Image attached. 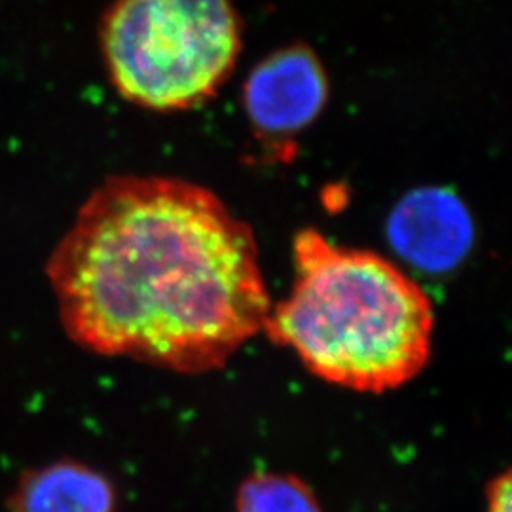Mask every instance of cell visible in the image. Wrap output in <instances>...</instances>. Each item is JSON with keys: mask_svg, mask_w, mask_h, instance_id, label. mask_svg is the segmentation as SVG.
<instances>
[{"mask_svg": "<svg viewBox=\"0 0 512 512\" xmlns=\"http://www.w3.org/2000/svg\"><path fill=\"white\" fill-rule=\"evenodd\" d=\"M46 274L74 344L181 374L226 365L272 310L251 226L173 177L95 188Z\"/></svg>", "mask_w": 512, "mask_h": 512, "instance_id": "1", "label": "cell"}, {"mask_svg": "<svg viewBox=\"0 0 512 512\" xmlns=\"http://www.w3.org/2000/svg\"><path fill=\"white\" fill-rule=\"evenodd\" d=\"M293 289L264 330L317 378L361 393L414 380L429 363L435 311L410 275L384 256L340 247L306 228L293 243Z\"/></svg>", "mask_w": 512, "mask_h": 512, "instance_id": "2", "label": "cell"}, {"mask_svg": "<svg viewBox=\"0 0 512 512\" xmlns=\"http://www.w3.org/2000/svg\"><path fill=\"white\" fill-rule=\"evenodd\" d=\"M243 27L232 0H114L101 21L110 82L156 112L202 107L236 69Z\"/></svg>", "mask_w": 512, "mask_h": 512, "instance_id": "3", "label": "cell"}, {"mask_svg": "<svg viewBox=\"0 0 512 512\" xmlns=\"http://www.w3.org/2000/svg\"><path fill=\"white\" fill-rule=\"evenodd\" d=\"M329 101V78L315 52L293 44L262 59L245 80L243 109L266 137L308 128Z\"/></svg>", "mask_w": 512, "mask_h": 512, "instance_id": "4", "label": "cell"}, {"mask_svg": "<svg viewBox=\"0 0 512 512\" xmlns=\"http://www.w3.org/2000/svg\"><path fill=\"white\" fill-rule=\"evenodd\" d=\"M387 236L408 264L427 274H444L471 253L475 224L467 205L452 190L425 186L408 192L395 205Z\"/></svg>", "mask_w": 512, "mask_h": 512, "instance_id": "5", "label": "cell"}, {"mask_svg": "<svg viewBox=\"0 0 512 512\" xmlns=\"http://www.w3.org/2000/svg\"><path fill=\"white\" fill-rule=\"evenodd\" d=\"M109 478L78 461H57L29 471L12 492L10 512H114Z\"/></svg>", "mask_w": 512, "mask_h": 512, "instance_id": "6", "label": "cell"}, {"mask_svg": "<svg viewBox=\"0 0 512 512\" xmlns=\"http://www.w3.org/2000/svg\"><path fill=\"white\" fill-rule=\"evenodd\" d=\"M236 512H323L310 486L293 475L258 473L239 488Z\"/></svg>", "mask_w": 512, "mask_h": 512, "instance_id": "7", "label": "cell"}]
</instances>
